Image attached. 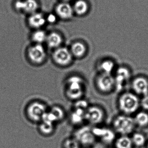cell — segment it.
<instances>
[{"instance_id": "1", "label": "cell", "mask_w": 148, "mask_h": 148, "mask_svg": "<svg viewBox=\"0 0 148 148\" xmlns=\"http://www.w3.org/2000/svg\"><path fill=\"white\" fill-rule=\"evenodd\" d=\"M116 106L120 113L133 116L140 109V97L130 90L119 93Z\"/></svg>"}, {"instance_id": "2", "label": "cell", "mask_w": 148, "mask_h": 148, "mask_svg": "<svg viewBox=\"0 0 148 148\" xmlns=\"http://www.w3.org/2000/svg\"><path fill=\"white\" fill-rule=\"evenodd\" d=\"M86 82L81 76L73 75L66 79L65 93L68 99L74 101L83 98L86 90Z\"/></svg>"}, {"instance_id": "3", "label": "cell", "mask_w": 148, "mask_h": 148, "mask_svg": "<svg viewBox=\"0 0 148 148\" xmlns=\"http://www.w3.org/2000/svg\"><path fill=\"white\" fill-rule=\"evenodd\" d=\"M133 71L131 68L125 64L118 65L113 74L115 84V92L118 94L127 90V86H129L133 78Z\"/></svg>"}, {"instance_id": "4", "label": "cell", "mask_w": 148, "mask_h": 148, "mask_svg": "<svg viewBox=\"0 0 148 148\" xmlns=\"http://www.w3.org/2000/svg\"><path fill=\"white\" fill-rule=\"evenodd\" d=\"M113 130L121 136H128L134 132L136 126L133 116L120 113L112 121Z\"/></svg>"}, {"instance_id": "5", "label": "cell", "mask_w": 148, "mask_h": 148, "mask_svg": "<svg viewBox=\"0 0 148 148\" xmlns=\"http://www.w3.org/2000/svg\"><path fill=\"white\" fill-rule=\"evenodd\" d=\"M26 55L28 61L34 66H40L45 63L47 58L46 47L43 45L32 43L28 47Z\"/></svg>"}, {"instance_id": "6", "label": "cell", "mask_w": 148, "mask_h": 148, "mask_svg": "<svg viewBox=\"0 0 148 148\" xmlns=\"http://www.w3.org/2000/svg\"><path fill=\"white\" fill-rule=\"evenodd\" d=\"M94 85L101 95H107L115 92V84L113 75L96 74L94 78Z\"/></svg>"}, {"instance_id": "7", "label": "cell", "mask_w": 148, "mask_h": 148, "mask_svg": "<svg viewBox=\"0 0 148 148\" xmlns=\"http://www.w3.org/2000/svg\"><path fill=\"white\" fill-rule=\"evenodd\" d=\"M48 108L43 102L38 100L32 101L25 109V114L28 119L33 123H40Z\"/></svg>"}, {"instance_id": "8", "label": "cell", "mask_w": 148, "mask_h": 148, "mask_svg": "<svg viewBox=\"0 0 148 148\" xmlns=\"http://www.w3.org/2000/svg\"><path fill=\"white\" fill-rule=\"evenodd\" d=\"M106 116V110L103 106L97 104H90L85 112V121L95 127L103 123Z\"/></svg>"}, {"instance_id": "9", "label": "cell", "mask_w": 148, "mask_h": 148, "mask_svg": "<svg viewBox=\"0 0 148 148\" xmlns=\"http://www.w3.org/2000/svg\"><path fill=\"white\" fill-rule=\"evenodd\" d=\"M51 59L55 65L61 68L70 66L74 60L69 47L63 46L52 51Z\"/></svg>"}, {"instance_id": "10", "label": "cell", "mask_w": 148, "mask_h": 148, "mask_svg": "<svg viewBox=\"0 0 148 148\" xmlns=\"http://www.w3.org/2000/svg\"><path fill=\"white\" fill-rule=\"evenodd\" d=\"M130 90L140 97L148 94V76L144 74L134 76L130 84Z\"/></svg>"}, {"instance_id": "11", "label": "cell", "mask_w": 148, "mask_h": 148, "mask_svg": "<svg viewBox=\"0 0 148 148\" xmlns=\"http://www.w3.org/2000/svg\"><path fill=\"white\" fill-rule=\"evenodd\" d=\"M117 66V63L113 58L104 57L96 61L95 68L96 74L113 75Z\"/></svg>"}, {"instance_id": "12", "label": "cell", "mask_w": 148, "mask_h": 148, "mask_svg": "<svg viewBox=\"0 0 148 148\" xmlns=\"http://www.w3.org/2000/svg\"><path fill=\"white\" fill-rule=\"evenodd\" d=\"M92 131L96 138H99L106 144L112 143L116 139L115 132L109 128L95 126L92 128Z\"/></svg>"}, {"instance_id": "13", "label": "cell", "mask_w": 148, "mask_h": 148, "mask_svg": "<svg viewBox=\"0 0 148 148\" xmlns=\"http://www.w3.org/2000/svg\"><path fill=\"white\" fill-rule=\"evenodd\" d=\"M77 141L84 146H90L95 142L96 138L92 131V128L88 126L83 127L76 133Z\"/></svg>"}, {"instance_id": "14", "label": "cell", "mask_w": 148, "mask_h": 148, "mask_svg": "<svg viewBox=\"0 0 148 148\" xmlns=\"http://www.w3.org/2000/svg\"><path fill=\"white\" fill-rule=\"evenodd\" d=\"M69 48L74 60L83 59L88 53L89 47L87 45L81 40H76L72 42Z\"/></svg>"}, {"instance_id": "15", "label": "cell", "mask_w": 148, "mask_h": 148, "mask_svg": "<svg viewBox=\"0 0 148 148\" xmlns=\"http://www.w3.org/2000/svg\"><path fill=\"white\" fill-rule=\"evenodd\" d=\"M56 15L57 17L63 20H68L73 17L74 13L73 6L68 2H61L55 8Z\"/></svg>"}, {"instance_id": "16", "label": "cell", "mask_w": 148, "mask_h": 148, "mask_svg": "<svg viewBox=\"0 0 148 148\" xmlns=\"http://www.w3.org/2000/svg\"><path fill=\"white\" fill-rule=\"evenodd\" d=\"M15 6L17 10L30 15L37 12L39 4L36 0H19Z\"/></svg>"}, {"instance_id": "17", "label": "cell", "mask_w": 148, "mask_h": 148, "mask_svg": "<svg viewBox=\"0 0 148 148\" xmlns=\"http://www.w3.org/2000/svg\"><path fill=\"white\" fill-rule=\"evenodd\" d=\"M63 39L60 33L55 31L47 34L45 45L52 51L63 46Z\"/></svg>"}, {"instance_id": "18", "label": "cell", "mask_w": 148, "mask_h": 148, "mask_svg": "<svg viewBox=\"0 0 148 148\" xmlns=\"http://www.w3.org/2000/svg\"><path fill=\"white\" fill-rule=\"evenodd\" d=\"M47 21L43 14L36 12L30 15L28 19V23L30 27L36 29H41Z\"/></svg>"}, {"instance_id": "19", "label": "cell", "mask_w": 148, "mask_h": 148, "mask_svg": "<svg viewBox=\"0 0 148 148\" xmlns=\"http://www.w3.org/2000/svg\"><path fill=\"white\" fill-rule=\"evenodd\" d=\"M133 116L136 127L142 128L148 127V112L140 109Z\"/></svg>"}, {"instance_id": "20", "label": "cell", "mask_w": 148, "mask_h": 148, "mask_svg": "<svg viewBox=\"0 0 148 148\" xmlns=\"http://www.w3.org/2000/svg\"><path fill=\"white\" fill-rule=\"evenodd\" d=\"M47 34L41 29L35 30L30 37L32 43L36 44H45Z\"/></svg>"}, {"instance_id": "21", "label": "cell", "mask_w": 148, "mask_h": 148, "mask_svg": "<svg viewBox=\"0 0 148 148\" xmlns=\"http://www.w3.org/2000/svg\"><path fill=\"white\" fill-rule=\"evenodd\" d=\"M74 13L78 16H83L88 11L89 6L87 3L84 0L76 1L73 6Z\"/></svg>"}, {"instance_id": "22", "label": "cell", "mask_w": 148, "mask_h": 148, "mask_svg": "<svg viewBox=\"0 0 148 148\" xmlns=\"http://www.w3.org/2000/svg\"><path fill=\"white\" fill-rule=\"evenodd\" d=\"M116 148H133L134 147L131 137L128 136H121L114 141Z\"/></svg>"}, {"instance_id": "23", "label": "cell", "mask_w": 148, "mask_h": 148, "mask_svg": "<svg viewBox=\"0 0 148 148\" xmlns=\"http://www.w3.org/2000/svg\"><path fill=\"white\" fill-rule=\"evenodd\" d=\"M84 110L74 108L70 115V120L73 124H78L85 121Z\"/></svg>"}, {"instance_id": "24", "label": "cell", "mask_w": 148, "mask_h": 148, "mask_svg": "<svg viewBox=\"0 0 148 148\" xmlns=\"http://www.w3.org/2000/svg\"><path fill=\"white\" fill-rule=\"evenodd\" d=\"M133 145L137 147H141L147 143V140L143 134L139 132L134 133L131 137Z\"/></svg>"}, {"instance_id": "25", "label": "cell", "mask_w": 148, "mask_h": 148, "mask_svg": "<svg viewBox=\"0 0 148 148\" xmlns=\"http://www.w3.org/2000/svg\"><path fill=\"white\" fill-rule=\"evenodd\" d=\"M48 110L54 117L56 121H60L64 119L65 116V111L60 106L54 105L50 109H48Z\"/></svg>"}, {"instance_id": "26", "label": "cell", "mask_w": 148, "mask_h": 148, "mask_svg": "<svg viewBox=\"0 0 148 148\" xmlns=\"http://www.w3.org/2000/svg\"><path fill=\"white\" fill-rule=\"evenodd\" d=\"M140 108L141 110L148 112V94L140 97Z\"/></svg>"}, {"instance_id": "27", "label": "cell", "mask_w": 148, "mask_h": 148, "mask_svg": "<svg viewBox=\"0 0 148 148\" xmlns=\"http://www.w3.org/2000/svg\"><path fill=\"white\" fill-rule=\"evenodd\" d=\"M56 16H57L56 15H55L53 14H50L48 16L47 18H46V21H47L50 23L54 22L56 20Z\"/></svg>"}, {"instance_id": "28", "label": "cell", "mask_w": 148, "mask_h": 148, "mask_svg": "<svg viewBox=\"0 0 148 148\" xmlns=\"http://www.w3.org/2000/svg\"><path fill=\"white\" fill-rule=\"evenodd\" d=\"M62 1L66 2H68L70 1H72V0H62Z\"/></svg>"}, {"instance_id": "29", "label": "cell", "mask_w": 148, "mask_h": 148, "mask_svg": "<svg viewBox=\"0 0 148 148\" xmlns=\"http://www.w3.org/2000/svg\"><path fill=\"white\" fill-rule=\"evenodd\" d=\"M147 148H148V142L147 143Z\"/></svg>"}]
</instances>
